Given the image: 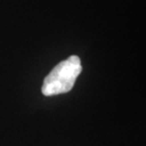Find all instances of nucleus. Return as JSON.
Returning a JSON list of instances; mask_svg holds the SVG:
<instances>
[{
	"mask_svg": "<svg viewBox=\"0 0 146 146\" xmlns=\"http://www.w3.org/2000/svg\"><path fill=\"white\" fill-rule=\"evenodd\" d=\"M82 69L81 60L76 55H71L66 60L62 61L44 80L43 95L54 96L70 91Z\"/></svg>",
	"mask_w": 146,
	"mask_h": 146,
	"instance_id": "obj_1",
	"label": "nucleus"
}]
</instances>
